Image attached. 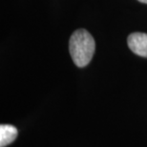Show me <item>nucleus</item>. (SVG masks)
Segmentation results:
<instances>
[{
	"label": "nucleus",
	"instance_id": "obj_1",
	"mask_svg": "<svg viewBox=\"0 0 147 147\" xmlns=\"http://www.w3.org/2000/svg\"><path fill=\"white\" fill-rule=\"evenodd\" d=\"M69 49L74 63L80 68L85 67L89 64L95 53V40L86 30L79 29L70 38Z\"/></svg>",
	"mask_w": 147,
	"mask_h": 147
},
{
	"label": "nucleus",
	"instance_id": "obj_2",
	"mask_svg": "<svg viewBox=\"0 0 147 147\" xmlns=\"http://www.w3.org/2000/svg\"><path fill=\"white\" fill-rule=\"evenodd\" d=\"M129 48L134 54L147 57V34L143 33L131 34L127 38Z\"/></svg>",
	"mask_w": 147,
	"mask_h": 147
},
{
	"label": "nucleus",
	"instance_id": "obj_3",
	"mask_svg": "<svg viewBox=\"0 0 147 147\" xmlns=\"http://www.w3.org/2000/svg\"><path fill=\"white\" fill-rule=\"evenodd\" d=\"M17 129L13 125L1 124L0 125V147H5L10 144L17 137Z\"/></svg>",
	"mask_w": 147,
	"mask_h": 147
},
{
	"label": "nucleus",
	"instance_id": "obj_4",
	"mask_svg": "<svg viewBox=\"0 0 147 147\" xmlns=\"http://www.w3.org/2000/svg\"><path fill=\"white\" fill-rule=\"evenodd\" d=\"M140 2H142V3H145V4H147V0H139Z\"/></svg>",
	"mask_w": 147,
	"mask_h": 147
}]
</instances>
